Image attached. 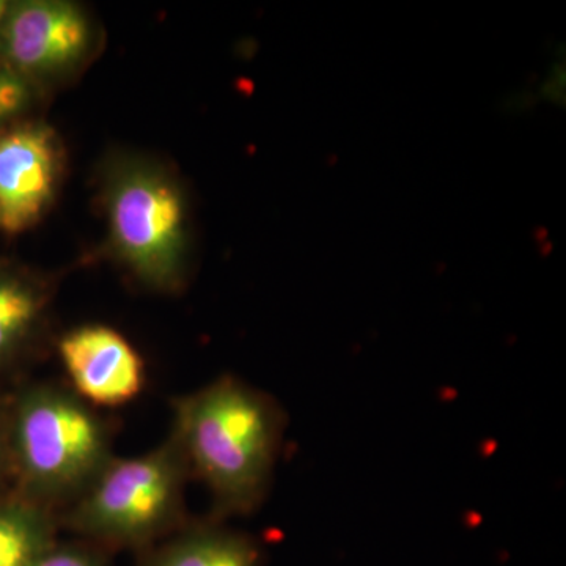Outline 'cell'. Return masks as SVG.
Masks as SVG:
<instances>
[{"label": "cell", "mask_w": 566, "mask_h": 566, "mask_svg": "<svg viewBox=\"0 0 566 566\" xmlns=\"http://www.w3.org/2000/svg\"><path fill=\"white\" fill-rule=\"evenodd\" d=\"M170 433L218 516L252 513L266 497L281 449L283 416L266 394L222 376L175 398Z\"/></svg>", "instance_id": "6da1fadb"}, {"label": "cell", "mask_w": 566, "mask_h": 566, "mask_svg": "<svg viewBox=\"0 0 566 566\" xmlns=\"http://www.w3.org/2000/svg\"><path fill=\"white\" fill-rule=\"evenodd\" d=\"M9 444L11 490L50 510L76 502L114 458L95 408L44 382L9 398Z\"/></svg>", "instance_id": "7a4b0ae2"}, {"label": "cell", "mask_w": 566, "mask_h": 566, "mask_svg": "<svg viewBox=\"0 0 566 566\" xmlns=\"http://www.w3.org/2000/svg\"><path fill=\"white\" fill-rule=\"evenodd\" d=\"M189 475L180 442L170 433L144 455L112 458L71 504L66 523L102 545H144L180 520Z\"/></svg>", "instance_id": "3957f363"}, {"label": "cell", "mask_w": 566, "mask_h": 566, "mask_svg": "<svg viewBox=\"0 0 566 566\" xmlns=\"http://www.w3.org/2000/svg\"><path fill=\"white\" fill-rule=\"evenodd\" d=\"M111 249L140 283L174 292L186 271V205L178 182L161 167L123 159L104 182Z\"/></svg>", "instance_id": "277c9868"}, {"label": "cell", "mask_w": 566, "mask_h": 566, "mask_svg": "<svg viewBox=\"0 0 566 566\" xmlns=\"http://www.w3.org/2000/svg\"><path fill=\"white\" fill-rule=\"evenodd\" d=\"M85 11L66 0L9 2L0 21V65L32 85L76 69L92 46Z\"/></svg>", "instance_id": "5b68a950"}, {"label": "cell", "mask_w": 566, "mask_h": 566, "mask_svg": "<svg viewBox=\"0 0 566 566\" xmlns=\"http://www.w3.org/2000/svg\"><path fill=\"white\" fill-rule=\"evenodd\" d=\"M57 134L41 122L11 123L0 129V233L28 232L54 200L62 172Z\"/></svg>", "instance_id": "8992f818"}, {"label": "cell", "mask_w": 566, "mask_h": 566, "mask_svg": "<svg viewBox=\"0 0 566 566\" xmlns=\"http://www.w3.org/2000/svg\"><path fill=\"white\" fill-rule=\"evenodd\" d=\"M59 356L71 390L93 408L129 403L144 390V359L109 326L85 324L70 331L59 342Z\"/></svg>", "instance_id": "52a82bcc"}, {"label": "cell", "mask_w": 566, "mask_h": 566, "mask_svg": "<svg viewBox=\"0 0 566 566\" xmlns=\"http://www.w3.org/2000/svg\"><path fill=\"white\" fill-rule=\"evenodd\" d=\"M51 296V283L39 273L0 260V378L17 370L31 353Z\"/></svg>", "instance_id": "ba28073f"}, {"label": "cell", "mask_w": 566, "mask_h": 566, "mask_svg": "<svg viewBox=\"0 0 566 566\" xmlns=\"http://www.w3.org/2000/svg\"><path fill=\"white\" fill-rule=\"evenodd\" d=\"M140 566H262V549L241 532L200 526L175 536Z\"/></svg>", "instance_id": "9c48e42d"}, {"label": "cell", "mask_w": 566, "mask_h": 566, "mask_svg": "<svg viewBox=\"0 0 566 566\" xmlns=\"http://www.w3.org/2000/svg\"><path fill=\"white\" fill-rule=\"evenodd\" d=\"M54 543L52 510L13 490L0 495V566H35Z\"/></svg>", "instance_id": "30bf717a"}, {"label": "cell", "mask_w": 566, "mask_h": 566, "mask_svg": "<svg viewBox=\"0 0 566 566\" xmlns=\"http://www.w3.org/2000/svg\"><path fill=\"white\" fill-rule=\"evenodd\" d=\"M35 85L0 65V129L20 122L32 106Z\"/></svg>", "instance_id": "8fae6325"}, {"label": "cell", "mask_w": 566, "mask_h": 566, "mask_svg": "<svg viewBox=\"0 0 566 566\" xmlns=\"http://www.w3.org/2000/svg\"><path fill=\"white\" fill-rule=\"evenodd\" d=\"M35 566H109V564L103 551L92 545H80V543L61 545L55 542Z\"/></svg>", "instance_id": "7c38bea8"}, {"label": "cell", "mask_w": 566, "mask_h": 566, "mask_svg": "<svg viewBox=\"0 0 566 566\" xmlns=\"http://www.w3.org/2000/svg\"><path fill=\"white\" fill-rule=\"evenodd\" d=\"M10 490L9 398L0 395V495Z\"/></svg>", "instance_id": "4fadbf2b"}, {"label": "cell", "mask_w": 566, "mask_h": 566, "mask_svg": "<svg viewBox=\"0 0 566 566\" xmlns=\"http://www.w3.org/2000/svg\"><path fill=\"white\" fill-rule=\"evenodd\" d=\"M7 6H9V0H0V21H2L3 13H6Z\"/></svg>", "instance_id": "5bb4252c"}]
</instances>
